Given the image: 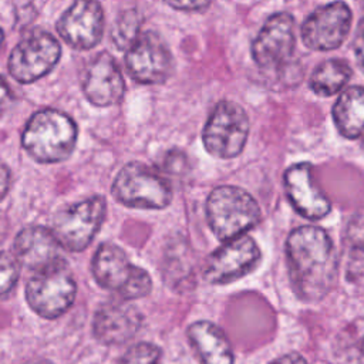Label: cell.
<instances>
[{"instance_id":"1","label":"cell","mask_w":364,"mask_h":364,"mask_svg":"<svg viewBox=\"0 0 364 364\" xmlns=\"http://www.w3.org/2000/svg\"><path fill=\"white\" fill-rule=\"evenodd\" d=\"M289 276L296 296L303 301H318L334 287L338 256L328 233L317 226H300L286 240Z\"/></svg>"},{"instance_id":"2","label":"cell","mask_w":364,"mask_h":364,"mask_svg":"<svg viewBox=\"0 0 364 364\" xmlns=\"http://www.w3.org/2000/svg\"><path fill=\"white\" fill-rule=\"evenodd\" d=\"M77 125L64 112L40 109L28 119L23 131V146L28 155L43 164L67 159L75 146Z\"/></svg>"},{"instance_id":"3","label":"cell","mask_w":364,"mask_h":364,"mask_svg":"<svg viewBox=\"0 0 364 364\" xmlns=\"http://www.w3.org/2000/svg\"><path fill=\"white\" fill-rule=\"evenodd\" d=\"M262 218L255 198L245 189L233 185L215 188L206 200V219L213 235L229 242L243 236Z\"/></svg>"},{"instance_id":"4","label":"cell","mask_w":364,"mask_h":364,"mask_svg":"<svg viewBox=\"0 0 364 364\" xmlns=\"http://www.w3.org/2000/svg\"><path fill=\"white\" fill-rule=\"evenodd\" d=\"M91 270L101 287L117 293L122 300L139 299L151 293L152 282L146 270L132 264L127 253L114 243L100 245Z\"/></svg>"},{"instance_id":"5","label":"cell","mask_w":364,"mask_h":364,"mask_svg":"<svg viewBox=\"0 0 364 364\" xmlns=\"http://www.w3.org/2000/svg\"><path fill=\"white\" fill-rule=\"evenodd\" d=\"M75 291V280L63 259L31 274L26 284V300L38 316L57 318L71 307Z\"/></svg>"},{"instance_id":"6","label":"cell","mask_w":364,"mask_h":364,"mask_svg":"<svg viewBox=\"0 0 364 364\" xmlns=\"http://www.w3.org/2000/svg\"><path fill=\"white\" fill-rule=\"evenodd\" d=\"M112 195L125 206L142 209H164L172 200L168 181L141 162L121 168L112 183Z\"/></svg>"},{"instance_id":"7","label":"cell","mask_w":364,"mask_h":364,"mask_svg":"<svg viewBox=\"0 0 364 364\" xmlns=\"http://www.w3.org/2000/svg\"><path fill=\"white\" fill-rule=\"evenodd\" d=\"M249 118L245 109L232 101H220L210 112L202 141L206 151L220 159L237 156L247 141Z\"/></svg>"},{"instance_id":"8","label":"cell","mask_w":364,"mask_h":364,"mask_svg":"<svg viewBox=\"0 0 364 364\" xmlns=\"http://www.w3.org/2000/svg\"><path fill=\"white\" fill-rule=\"evenodd\" d=\"M105 213L107 203L102 196L87 198L58 210L51 232L61 247L70 252H81L92 242Z\"/></svg>"},{"instance_id":"9","label":"cell","mask_w":364,"mask_h":364,"mask_svg":"<svg viewBox=\"0 0 364 364\" xmlns=\"http://www.w3.org/2000/svg\"><path fill=\"white\" fill-rule=\"evenodd\" d=\"M61 55L60 43L47 31L36 30L24 36L9 57V73L21 84L48 74Z\"/></svg>"},{"instance_id":"10","label":"cell","mask_w":364,"mask_h":364,"mask_svg":"<svg viewBox=\"0 0 364 364\" xmlns=\"http://www.w3.org/2000/svg\"><path fill=\"white\" fill-rule=\"evenodd\" d=\"M294 26V17L287 11L267 18L252 46V55L259 68L279 73L289 64L296 48Z\"/></svg>"},{"instance_id":"11","label":"cell","mask_w":364,"mask_h":364,"mask_svg":"<svg viewBox=\"0 0 364 364\" xmlns=\"http://www.w3.org/2000/svg\"><path fill=\"white\" fill-rule=\"evenodd\" d=\"M262 259L257 243L250 236L225 242L205 262L203 279L210 284H228L253 272Z\"/></svg>"},{"instance_id":"12","label":"cell","mask_w":364,"mask_h":364,"mask_svg":"<svg viewBox=\"0 0 364 364\" xmlns=\"http://www.w3.org/2000/svg\"><path fill=\"white\" fill-rule=\"evenodd\" d=\"M351 10L343 1H334L316 9L301 24V40L314 51H328L340 47L351 28Z\"/></svg>"},{"instance_id":"13","label":"cell","mask_w":364,"mask_h":364,"mask_svg":"<svg viewBox=\"0 0 364 364\" xmlns=\"http://www.w3.org/2000/svg\"><path fill=\"white\" fill-rule=\"evenodd\" d=\"M125 65L136 82L162 84L172 73L173 60L165 41L156 33L146 31L127 51Z\"/></svg>"},{"instance_id":"14","label":"cell","mask_w":364,"mask_h":364,"mask_svg":"<svg viewBox=\"0 0 364 364\" xmlns=\"http://www.w3.org/2000/svg\"><path fill=\"white\" fill-rule=\"evenodd\" d=\"M61 38L77 50L97 46L104 31V13L97 1H75L57 23Z\"/></svg>"},{"instance_id":"15","label":"cell","mask_w":364,"mask_h":364,"mask_svg":"<svg viewBox=\"0 0 364 364\" xmlns=\"http://www.w3.org/2000/svg\"><path fill=\"white\" fill-rule=\"evenodd\" d=\"M125 84L115 58L102 51L94 55L84 68L82 91L85 98L97 107L117 104L124 95Z\"/></svg>"},{"instance_id":"16","label":"cell","mask_w":364,"mask_h":364,"mask_svg":"<svg viewBox=\"0 0 364 364\" xmlns=\"http://www.w3.org/2000/svg\"><path fill=\"white\" fill-rule=\"evenodd\" d=\"M283 185L289 200L299 215L317 220L331 210V203L313 179V168L307 162L289 166L283 175Z\"/></svg>"},{"instance_id":"17","label":"cell","mask_w":364,"mask_h":364,"mask_svg":"<svg viewBox=\"0 0 364 364\" xmlns=\"http://www.w3.org/2000/svg\"><path fill=\"white\" fill-rule=\"evenodd\" d=\"M139 310L125 300H111L98 307L92 320V333L98 341L117 346L129 341L141 328Z\"/></svg>"},{"instance_id":"18","label":"cell","mask_w":364,"mask_h":364,"mask_svg":"<svg viewBox=\"0 0 364 364\" xmlns=\"http://www.w3.org/2000/svg\"><path fill=\"white\" fill-rule=\"evenodd\" d=\"M14 257L33 272H40L63 260L61 245L54 233L43 226H30L20 230L13 243Z\"/></svg>"},{"instance_id":"19","label":"cell","mask_w":364,"mask_h":364,"mask_svg":"<svg viewBox=\"0 0 364 364\" xmlns=\"http://www.w3.org/2000/svg\"><path fill=\"white\" fill-rule=\"evenodd\" d=\"M188 338L202 364H233L230 343L220 327L210 321H195L188 327Z\"/></svg>"},{"instance_id":"20","label":"cell","mask_w":364,"mask_h":364,"mask_svg":"<svg viewBox=\"0 0 364 364\" xmlns=\"http://www.w3.org/2000/svg\"><path fill=\"white\" fill-rule=\"evenodd\" d=\"M333 119L344 138L355 139L364 134V87L353 85L341 92L333 107Z\"/></svg>"},{"instance_id":"21","label":"cell","mask_w":364,"mask_h":364,"mask_svg":"<svg viewBox=\"0 0 364 364\" xmlns=\"http://www.w3.org/2000/svg\"><path fill=\"white\" fill-rule=\"evenodd\" d=\"M336 364H364V317L347 323L331 343Z\"/></svg>"},{"instance_id":"22","label":"cell","mask_w":364,"mask_h":364,"mask_svg":"<svg viewBox=\"0 0 364 364\" xmlns=\"http://www.w3.org/2000/svg\"><path fill=\"white\" fill-rule=\"evenodd\" d=\"M351 74V67L344 60H326L313 71L310 77V88L320 97L334 95L346 87Z\"/></svg>"},{"instance_id":"23","label":"cell","mask_w":364,"mask_h":364,"mask_svg":"<svg viewBox=\"0 0 364 364\" xmlns=\"http://www.w3.org/2000/svg\"><path fill=\"white\" fill-rule=\"evenodd\" d=\"M192 274V266L189 260V250L183 242H175L173 247L166 250L164 256V280L173 289L181 290L186 287Z\"/></svg>"},{"instance_id":"24","label":"cell","mask_w":364,"mask_h":364,"mask_svg":"<svg viewBox=\"0 0 364 364\" xmlns=\"http://www.w3.org/2000/svg\"><path fill=\"white\" fill-rule=\"evenodd\" d=\"M141 24L142 16L138 13V10L128 9L119 13L111 30V37L117 48L129 50L141 36Z\"/></svg>"},{"instance_id":"25","label":"cell","mask_w":364,"mask_h":364,"mask_svg":"<svg viewBox=\"0 0 364 364\" xmlns=\"http://www.w3.org/2000/svg\"><path fill=\"white\" fill-rule=\"evenodd\" d=\"M348 259H364V208L358 209L346 229Z\"/></svg>"},{"instance_id":"26","label":"cell","mask_w":364,"mask_h":364,"mask_svg":"<svg viewBox=\"0 0 364 364\" xmlns=\"http://www.w3.org/2000/svg\"><path fill=\"white\" fill-rule=\"evenodd\" d=\"M119 364H161V350L151 343H138L125 351Z\"/></svg>"},{"instance_id":"27","label":"cell","mask_w":364,"mask_h":364,"mask_svg":"<svg viewBox=\"0 0 364 364\" xmlns=\"http://www.w3.org/2000/svg\"><path fill=\"white\" fill-rule=\"evenodd\" d=\"M18 279V262L14 255L0 252V297L7 294Z\"/></svg>"},{"instance_id":"28","label":"cell","mask_w":364,"mask_h":364,"mask_svg":"<svg viewBox=\"0 0 364 364\" xmlns=\"http://www.w3.org/2000/svg\"><path fill=\"white\" fill-rule=\"evenodd\" d=\"M162 168L172 175H181L188 169V158L181 149H171L164 155Z\"/></svg>"},{"instance_id":"29","label":"cell","mask_w":364,"mask_h":364,"mask_svg":"<svg viewBox=\"0 0 364 364\" xmlns=\"http://www.w3.org/2000/svg\"><path fill=\"white\" fill-rule=\"evenodd\" d=\"M354 55L358 67L364 73V18L360 21L354 37Z\"/></svg>"},{"instance_id":"30","label":"cell","mask_w":364,"mask_h":364,"mask_svg":"<svg viewBox=\"0 0 364 364\" xmlns=\"http://www.w3.org/2000/svg\"><path fill=\"white\" fill-rule=\"evenodd\" d=\"M171 7L173 9H179V10H192V11H198V10H203L206 7L210 6L209 1H185V3H181V1H169L168 3Z\"/></svg>"},{"instance_id":"31","label":"cell","mask_w":364,"mask_h":364,"mask_svg":"<svg viewBox=\"0 0 364 364\" xmlns=\"http://www.w3.org/2000/svg\"><path fill=\"white\" fill-rule=\"evenodd\" d=\"M9 185H10V171L4 164L0 162V200L7 193Z\"/></svg>"},{"instance_id":"32","label":"cell","mask_w":364,"mask_h":364,"mask_svg":"<svg viewBox=\"0 0 364 364\" xmlns=\"http://www.w3.org/2000/svg\"><path fill=\"white\" fill-rule=\"evenodd\" d=\"M270 364H307V363L303 358V355H300L299 353H289L276 358Z\"/></svg>"},{"instance_id":"33","label":"cell","mask_w":364,"mask_h":364,"mask_svg":"<svg viewBox=\"0 0 364 364\" xmlns=\"http://www.w3.org/2000/svg\"><path fill=\"white\" fill-rule=\"evenodd\" d=\"M11 101V91L6 80L0 75V111Z\"/></svg>"},{"instance_id":"34","label":"cell","mask_w":364,"mask_h":364,"mask_svg":"<svg viewBox=\"0 0 364 364\" xmlns=\"http://www.w3.org/2000/svg\"><path fill=\"white\" fill-rule=\"evenodd\" d=\"M7 230H9L7 219H6L3 215H0V243H1V242H3V239L6 237Z\"/></svg>"},{"instance_id":"35","label":"cell","mask_w":364,"mask_h":364,"mask_svg":"<svg viewBox=\"0 0 364 364\" xmlns=\"http://www.w3.org/2000/svg\"><path fill=\"white\" fill-rule=\"evenodd\" d=\"M23 364H51V363L48 360H46V358H33V360H28V361H26Z\"/></svg>"},{"instance_id":"36","label":"cell","mask_w":364,"mask_h":364,"mask_svg":"<svg viewBox=\"0 0 364 364\" xmlns=\"http://www.w3.org/2000/svg\"><path fill=\"white\" fill-rule=\"evenodd\" d=\"M3 38H4V36H3V31H1V28H0V47H1V44H3Z\"/></svg>"}]
</instances>
